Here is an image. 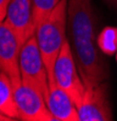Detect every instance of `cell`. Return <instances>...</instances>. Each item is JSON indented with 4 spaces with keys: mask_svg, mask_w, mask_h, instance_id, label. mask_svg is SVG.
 Listing matches in <instances>:
<instances>
[{
    "mask_svg": "<svg viewBox=\"0 0 117 121\" xmlns=\"http://www.w3.org/2000/svg\"><path fill=\"white\" fill-rule=\"evenodd\" d=\"M14 97L18 109L20 120L23 121H54L44 96L35 88L21 84L14 88Z\"/></svg>",
    "mask_w": 117,
    "mask_h": 121,
    "instance_id": "cell-7",
    "label": "cell"
},
{
    "mask_svg": "<svg viewBox=\"0 0 117 121\" xmlns=\"http://www.w3.org/2000/svg\"><path fill=\"white\" fill-rule=\"evenodd\" d=\"M0 113H3L15 120L20 119L18 109L14 97V86L11 80L0 72Z\"/></svg>",
    "mask_w": 117,
    "mask_h": 121,
    "instance_id": "cell-10",
    "label": "cell"
},
{
    "mask_svg": "<svg viewBox=\"0 0 117 121\" xmlns=\"http://www.w3.org/2000/svg\"><path fill=\"white\" fill-rule=\"evenodd\" d=\"M45 102L54 120L79 121L76 103L70 95L56 84L55 80L49 81V93L45 97Z\"/></svg>",
    "mask_w": 117,
    "mask_h": 121,
    "instance_id": "cell-9",
    "label": "cell"
},
{
    "mask_svg": "<svg viewBox=\"0 0 117 121\" xmlns=\"http://www.w3.org/2000/svg\"><path fill=\"white\" fill-rule=\"evenodd\" d=\"M22 44L4 22H0V72L11 80L14 88L22 84L20 70V51Z\"/></svg>",
    "mask_w": 117,
    "mask_h": 121,
    "instance_id": "cell-6",
    "label": "cell"
},
{
    "mask_svg": "<svg viewBox=\"0 0 117 121\" xmlns=\"http://www.w3.org/2000/svg\"><path fill=\"white\" fill-rule=\"evenodd\" d=\"M14 120L15 119L10 117V116H7V115H5L3 113H0V121H14Z\"/></svg>",
    "mask_w": 117,
    "mask_h": 121,
    "instance_id": "cell-14",
    "label": "cell"
},
{
    "mask_svg": "<svg viewBox=\"0 0 117 121\" xmlns=\"http://www.w3.org/2000/svg\"><path fill=\"white\" fill-rule=\"evenodd\" d=\"M98 45L100 51L107 56L117 52V27H106L98 36Z\"/></svg>",
    "mask_w": 117,
    "mask_h": 121,
    "instance_id": "cell-11",
    "label": "cell"
},
{
    "mask_svg": "<svg viewBox=\"0 0 117 121\" xmlns=\"http://www.w3.org/2000/svg\"><path fill=\"white\" fill-rule=\"evenodd\" d=\"M4 23L12 29L20 43H26L37 29L32 0H11Z\"/></svg>",
    "mask_w": 117,
    "mask_h": 121,
    "instance_id": "cell-8",
    "label": "cell"
},
{
    "mask_svg": "<svg viewBox=\"0 0 117 121\" xmlns=\"http://www.w3.org/2000/svg\"><path fill=\"white\" fill-rule=\"evenodd\" d=\"M67 3L68 0H60L35 29L37 43L48 70L49 81L55 80V60L67 40Z\"/></svg>",
    "mask_w": 117,
    "mask_h": 121,
    "instance_id": "cell-2",
    "label": "cell"
},
{
    "mask_svg": "<svg viewBox=\"0 0 117 121\" xmlns=\"http://www.w3.org/2000/svg\"><path fill=\"white\" fill-rule=\"evenodd\" d=\"M67 32L70 45L85 86L104 82L109 76L96 38L95 15L92 0H68Z\"/></svg>",
    "mask_w": 117,
    "mask_h": 121,
    "instance_id": "cell-1",
    "label": "cell"
},
{
    "mask_svg": "<svg viewBox=\"0 0 117 121\" xmlns=\"http://www.w3.org/2000/svg\"><path fill=\"white\" fill-rule=\"evenodd\" d=\"M107 1H111V3H117V0H107Z\"/></svg>",
    "mask_w": 117,
    "mask_h": 121,
    "instance_id": "cell-15",
    "label": "cell"
},
{
    "mask_svg": "<svg viewBox=\"0 0 117 121\" xmlns=\"http://www.w3.org/2000/svg\"><path fill=\"white\" fill-rule=\"evenodd\" d=\"M11 0H0V22H4V19L6 17L7 7Z\"/></svg>",
    "mask_w": 117,
    "mask_h": 121,
    "instance_id": "cell-13",
    "label": "cell"
},
{
    "mask_svg": "<svg viewBox=\"0 0 117 121\" xmlns=\"http://www.w3.org/2000/svg\"><path fill=\"white\" fill-rule=\"evenodd\" d=\"M54 79L56 84L70 95L76 105H79L85 91V85L78 72L68 39L62 45L61 51L55 60Z\"/></svg>",
    "mask_w": 117,
    "mask_h": 121,
    "instance_id": "cell-4",
    "label": "cell"
},
{
    "mask_svg": "<svg viewBox=\"0 0 117 121\" xmlns=\"http://www.w3.org/2000/svg\"><path fill=\"white\" fill-rule=\"evenodd\" d=\"M32 3L34 11V22L35 27H38V24L43 22V19L60 3V0H32Z\"/></svg>",
    "mask_w": 117,
    "mask_h": 121,
    "instance_id": "cell-12",
    "label": "cell"
},
{
    "mask_svg": "<svg viewBox=\"0 0 117 121\" xmlns=\"http://www.w3.org/2000/svg\"><path fill=\"white\" fill-rule=\"evenodd\" d=\"M77 110L79 121H111L113 115L107 96L106 82L85 86L83 98Z\"/></svg>",
    "mask_w": 117,
    "mask_h": 121,
    "instance_id": "cell-5",
    "label": "cell"
},
{
    "mask_svg": "<svg viewBox=\"0 0 117 121\" xmlns=\"http://www.w3.org/2000/svg\"><path fill=\"white\" fill-rule=\"evenodd\" d=\"M20 70L22 84L39 91L44 98L49 93V76L35 34L22 44L20 51Z\"/></svg>",
    "mask_w": 117,
    "mask_h": 121,
    "instance_id": "cell-3",
    "label": "cell"
},
{
    "mask_svg": "<svg viewBox=\"0 0 117 121\" xmlns=\"http://www.w3.org/2000/svg\"><path fill=\"white\" fill-rule=\"evenodd\" d=\"M116 60H117V52H116Z\"/></svg>",
    "mask_w": 117,
    "mask_h": 121,
    "instance_id": "cell-16",
    "label": "cell"
}]
</instances>
